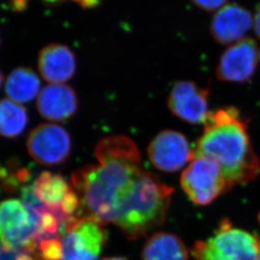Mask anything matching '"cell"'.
<instances>
[{
  "instance_id": "6da1fadb",
  "label": "cell",
  "mask_w": 260,
  "mask_h": 260,
  "mask_svg": "<svg viewBox=\"0 0 260 260\" xmlns=\"http://www.w3.org/2000/svg\"><path fill=\"white\" fill-rule=\"evenodd\" d=\"M98 164L72 174V187L80 203L81 217L102 225L113 223L118 203L142 170L140 150L129 138H103L95 150Z\"/></svg>"
},
{
  "instance_id": "7a4b0ae2",
  "label": "cell",
  "mask_w": 260,
  "mask_h": 260,
  "mask_svg": "<svg viewBox=\"0 0 260 260\" xmlns=\"http://www.w3.org/2000/svg\"><path fill=\"white\" fill-rule=\"evenodd\" d=\"M194 155L217 163L229 189L250 183L260 173V159L248 133V123L234 107L210 112Z\"/></svg>"
},
{
  "instance_id": "3957f363",
  "label": "cell",
  "mask_w": 260,
  "mask_h": 260,
  "mask_svg": "<svg viewBox=\"0 0 260 260\" xmlns=\"http://www.w3.org/2000/svg\"><path fill=\"white\" fill-rule=\"evenodd\" d=\"M173 188L144 169L118 203L113 224L135 240L162 225L168 215Z\"/></svg>"
},
{
  "instance_id": "277c9868",
  "label": "cell",
  "mask_w": 260,
  "mask_h": 260,
  "mask_svg": "<svg viewBox=\"0 0 260 260\" xmlns=\"http://www.w3.org/2000/svg\"><path fill=\"white\" fill-rule=\"evenodd\" d=\"M42 240V219L35 208L18 200L0 203V243L4 250L34 259Z\"/></svg>"
},
{
  "instance_id": "5b68a950",
  "label": "cell",
  "mask_w": 260,
  "mask_h": 260,
  "mask_svg": "<svg viewBox=\"0 0 260 260\" xmlns=\"http://www.w3.org/2000/svg\"><path fill=\"white\" fill-rule=\"evenodd\" d=\"M192 255L194 260H260V237L225 219L212 237L196 242Z\"/></svg>"
},
{
  "instance_id": "8992f818",
  "label": "cell",
  "mask_w": 260,
  "mask_h": 260,
  "mask_svg": "<svg viewBox=\"0 0 260 260\" xmlns=\"http://www.w3.org/2000/svg\"><path fill=\"white\" fill-rule=\"evenodd\" d=\"M34 200L30 206L47 210L60 220L63 231L68 225L81 218L77 193L59 174L43 172L31 184Z\"/></svg>"
},
{
  "instance_id": "52a82bcc",
  "label": "cell",
  "mask_w": 260,
  "mask_h": 260,
  "mask_svg": "<svg viewBox=\"0 0 260 260\" xmlns=\"http://www.w3.org/2000/svg\"><path fill=\"white\" fill-rule=\"evenodd\" d=\"M181 186L195 205H207L229 189L217 163L194 155L181 176Z\"/></svg>"
},
{
  "instance_id": "ba28073f",
  "label": "cell",
  "mask_w": 260,
  "mask_h": 260,
  "mask_svg": "<svg viewBox=\"0 0 260 260\" xmlns=\"http://www.w3.org/2000/svg\"><path fill=\"white\" fill-rule=\"evenodd\" d=\"M106 241L104 225L89 218L78 219L61 234L60 260H98Z\"/></svg>"
},
{
  "instance_id": "9c48e42d",
  "label": "cell",
  "mask_w": 260,
  "mask_h": 260,
  "mask_svg": "<svg viewBox=\"0 0 260 260\" xmlns=\"http://www.w3.org/2000/svg\"><path fill=\"white\" fill-rule=\"evenodd\" d=\"M28 151L41 165L56 166L67 160L71 150V140L61 126L45 123L34 128L28 137Z\"/></svg>"
},
{
  "instance_id": "30bf717a",
  "label": "cell",
  "mask_w": 260,
  "mask_h": 260,
  "mask_svg": "<svg viewBox=\"0 0 260 260\" xmlns=\"http://www.w3.org/2000/svg\"><path fill=\"white\" fill-rule=\"evenodd\" d=\"M258 46L253 38H244L231 45L220 56L216 76L220 81L245 83L255 75Z\"/></svg>"
},
{
  "instance_id": "8fae6325",
  "label": "cell",
  "mask_w": 260,
  "mask_h": 260,
  "mask_svg": "<svg viewBox=\"0 0 260 260\" xmlns=\"http://www.w3.org/2000/svg\"><path fill=\"white\" fill-rule=\"evenodd\" d=\"M148 155L158 170L174 173L193 160L194 152L184 135L173 130H164L153 139L148 148Z\"/></svg>"
},
{
  "instance_id": "7c38bea8",
  "label": "cell",
  "mask_w": 260,
  "mask_h": 260,
  "mask_svg": "<svg viewBox=\"0 0 260 260\" xmlns=\"http://www.w3.org/2000/svg\"><path fill=\"white\" fill-rule=\"evenodd\" d=\"M209 90L193 81L180 80L173 85L168 96L172 113L191 124H205L210 112L208 110Z\"/></svg>"
},
{
  "instance_id": "4fadbf2b",
  "label": "cell",
  "mask_w": 260,
  "mask_h": 260,
  "mask_svg": "<svg viewBox=\"0 0 260 260\" xmlns=\"http://www.w3.org/2000/svg\"><path fill=\"white\" fill-rule=\"evenodd\" d=\"M253 25V15L249 10L237 4H230L215 13L210 24V32L215 42L228 45L242 40Z\"/></svg>"
},
{
  "instance_id": "5bb4252c",
  "label": "cell",
  "mask_w": 260,
  "mask_h": 260,
  "mask_svg": "<svg viewBox=\"0 0 260 260\" xmlns=\"http://www.w3.org/2000/svg\"><path fill=\"white\" fill-rule=\"evenodd\" d=\"M37 107L41 115L48 120H65L77 110V95L69 85L50 84L38 94Z\"/></svg>"
},
{
  "instance_id": "9a60e30c",
  "label": "cell",
  "mask_w": 260,
  "mask_h": 260,
  "mask_svg": "<svg viewBox=\"0 0 260 260\" xmlns=\"http://www.w3.org/2000/svg\"><path fill=\"white\" fill-rule=\"evenodd\" d=\"M38 69L43 79L52 84H62L74 76L76 60L72 50L63 44H50L38 56Z\"/></svg>"
},
{
  "instance_id": "2e32d148",
  "label": "cell",
  "mask_w": 260,
  "mask_h": 260,
  "mask_svg": "<svg viewBox=\"0 0 260 260\" xmlns=\"http://www.w3.org/2000/svg\"><path fill=\"white\" fill-rule=\"evenodd\" d=\"M143 260H188V252L181 238L168 233L150 237L143 250Z\"/></svg>"
},
{
  "instance_id": "e0dca14e",
  "label": "cell",
  "mask_w": 260,
  "mask_h": 260,
  "mask_svg": "<svg viewBox=\"0 0 260 260\" xmlns=\"http://www.w3.org/2000/svg\"><path fill=\"white\" fill-rule=\"evenodd\" d=\"M40 86V80L32 70L19 67L9 75L5 84V92L13 102L29 103L38 95Z\"/></svg>"
},
{
  "instance_id": "ac0fdd59",
  "label": "cell",
  "mask_w": 260,
  "mask_h": 260,
  "mask_svg": "<svg viewBox=\"0 0 260 260\" xmlns=\"http://www.w3.org/2000/svg\"><path fill=\"white\" fill-rule=\"evenodd\" d=\"M28 123L27 113L23 106L9 99L0 100V135L16 138L22 134Z\"/></svg>"
},
{
  "instance_id": "d6986e66",
  "label": "cell",
  "mask_w": 260,
  "mask_h": 260,
  "mask_svg": "<svg viewBox=\"0 0 260 260\" xmlns=\"http://www.w3.org/2000/svg\"><path fill=\"white\" fill-rule=\"evenodd\" d=\"M197 7L205 11H214L224 6L228 0H191Z\"/></svg>"
},
{
  "instance_id": "ffe728a7",
  "label": "cell",
  "mask_w": 260,
  "mask_h": 260,
  "mask_svg": "<svg viewBox=\"0 0 260 260\" xmlns=\"http://www.w3.org/2000/svg\"><path fill=\"white\" fill-rule=\"evenodd\" d=\"M73 1L78 3L84 9H93V8L98 7L102 2V0H73Z\"/></svg>"
},
{
  "instance_id": "44dd1931",
  "label": "cell",
  "mask_w": 260,
  "mask_h": 260,
  "mask_svg": "<svg viewBox=\"0 0 260 260\" xmlns=\"http://www.w3.org/2000/svg\"><path fill=\"white\" fill-rule=\"evenodd\" d=\"M253 27H254L256 35L260 38V4L256 7L255 13L253 16Z\"/></svg>"
},
{
  "instance_id": "7402d4cb",
  "label": "cell",
  "mask_w": 260,
  "mask_h": 260,
  "mask_svg": "<svg viewBox=\"0 0 260 260\" xmlns=\"http://www.w3.org/2000/svg\"><path fill=\"white\" fill-rule=\"evenodd\" d=\"M28 0H10V5L16 11H22L27 7Z\"/></svg>"
},
{
  "instance_id": "603a6c76",
  "label": "cell",
  "mask_w": 260,
  "mask_h": 260,
  "mask_svg": "<svg viewBox=\"0 0 260 260\" xmlns=\"http://www.w3.org/2000/svg\"><path fill=\"white\" fill-rule=\"evenodd\" d=\"M102 260H127L124 258H120V257H112V258H103Z\"/></svg>"
},
{
  "instance_id": "cb8c5ba5",
  "label": "cell",
  "mask_w": 260,
  "mask_h": 260,
  "mask_svg": "<svg viewBox=\"0 0 260 260\" xmlns=\"http://www.w3.org/2000/svg\"><path fill=\"white\" fill-rule=\"evenodd\" d=\"M44 1L48 3H58L63 1V0H44Z\"/></svg>"
},
{
  "instance_id": "d4e9b609",
  "label": "cell",
  "mask_w": 260,
  "mask_h": 260,
  "mask_svg": "<svg viewBox=\"0 0 260 260\" xmlns=\"http://www.w3.org/2000/svg\"><path fill=\"white\" fill-rule=\"evenodd\" d=\"M3 80H4V76H3L2 73L0 71V87L2 85Z\"/></svg>"
},
{
  "instance_id": "484cf974",
  "label": "cell",
  "mask_w": 260,
  "mask_h": 260,
  "mask_svg": "<svg viewBox=\"0 0 260 260\" xmlns=\"http://www.w3.org/2000/svg\"><path fill=\"white\" fill-rule=\"evenodd\" d=\"M258 61L260 62V48L258 49Z\"/></svg>"
},
{
  "instance_id": "4316f807",
  "label": "cell",
  "mask_w": 260,
  "mask_h": 260,
  "mask_svg": "<svg viewBox=\"0 0 260 260\" xmlns=\"http://www.w3.org/2000/svg\"><path fill=\"white\" fill-rule=\"evenodd\" d=\"M258 222H259L260 224V211L259 213H258Z\"/></svg>"
},
{
  "instance_id": "83f0119b",
  "label": "cell",
  "mask_w": 260,
  "mask_h": 260,
  "mask_svg": "<svg viewBox=\"0 0 260 260\" xmlns=\"http://www.w3.org/2000/svg\"><path fill=\"white\" fill-rule=\"evenodd\" d=\"M0 43H1V41H0Z\"/></svg>"
}]
</instances>
